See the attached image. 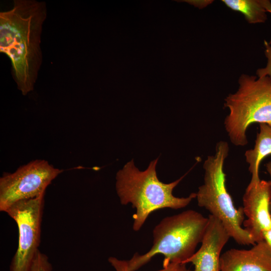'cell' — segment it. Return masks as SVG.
I'll return each mask as SVG.
<instances>
[{"label": "cell", "instance_id": "cell-14", "mask_svg": "<svg viewBox=\"0 0 271 271\" xmlns=\"http://www.w3.org/2000/svg\"><path fill=\"white\" fill-rule=\"evenodd\" d=\"M108 262L113 267L116 271H129L127 270L122 264V260L115 257H109ZM180 264L170 263L168 266L163 267L158 271H177Z\"/></svg>", "mask_w": 271, "mask_h": 271}, {"label": "cell", "instance_id": "cell-7", "mask_svg": "<svg viewBox=\"0 0 271 271\" xmlns=\"http://www.w3.org/2000/svg\"><path fill=\"white\" fill-rule=\"evenodd\" d=\"M63 171L44 160H36L0 178V211L19 201L44 195L47 187Z\"/></svg>", "mask_w": 271, "mask_h": 271}, {"label": "cell", "instance_id": "cell-4", "mask_svg": "<svg viewBox=\"0 0 271 271\" xmlns=\"http://www.w3.org/2000/svg\"><path fill=\"white\" fill-rule=\"evenodd\" d=\"M229 149L226 142L220 141L216 145L215 154L205 160L204 183L196 193L198 205L220 220L230 237L238 244L253 245L255 243L241 226L244 220L243 207H235L226 188L224 165Z\"/></svg>", "mask_w": 271, "mask_h": 271}, {"label": "cell", "instance_id": "cell-10", "mask_svg": "<svg viewBox=\"0 0 271 271\" xmlns=\"http://www.w3.org/2000/svg\"><path fill=\"white\" fill-rule=\"evenodd\" d=\"M220 271H271V251L261 241L249 249L231 248L220 256Z\"/></svg>", "mask_w": 271, "mask_h": 271}, {"label": "cell", "instance_id": "cell-6", "mask_svg": "<svg viewBox=\"0 0 271 271\" xmlns=\"http://www.w3.org/2000/svg\"><path fill=\"white\" fill-rule=\"evenodd\" d=\"M44 195L17 202L5 212L16 222L19 231L18 245L10 271L31 270L39 250Z\"/></svg>", "mask_w": 271, "mask_h": 271}, {"label": "cell", "instance_id": "cell-9", "mask_svg": "<svg viewBox=\"0 0 271 271\" xmlns=\"http://www.w3.org/2000/svg\"><path fill=\"white\" fill-rule=\"evenodd\" d=\"M208 218L201 246L186 262L194 265L193 271H220L221 251L230 238L220 220L210 214Z\"/></svg>", "mask_w": 271, "mask_h": 271}, {"label": "cell", "instance_id": "cell-18", "mask_svg": "<svg viewBox=\"0 0 271 271\" xmlns=\"http://www.w3.org/2000/svg\"><path fill=\"white\" fill-rule=\"evenodd\" d=\"M263 5L264 6L267 11V12H269L271 14V3L268 0H263ZM269 45H271V39L268 42Z\"/></svg>", "mask_w": 271, "mask_h": 271}, {"label": "cell", "instance_id": "cell-17", "mask_svg": "<svg viewBox=\"0 0 271 271\" xmlns=\"http://www.w3.org/2000/svg\"><path fill=\"white\" fill-rule=\"evenodd\" d=\"M266 169L268 172V173L269 175L270 176V180L268 181L269 185V189H270V209L271 211V161L268 162L265 165Z\"/></svg>", "mask_w": 271, "mask_h": 271}, {"label": "cell", "instance_id": "cell-12", "mask_svg": "<svg viewBox=\"0 0 271 271\" xmlns=\"http://www.w3.org/2000/svg\"><path fill=\"white\" fill-rule=\"evenodd\" d=\"M229 9L241 13L250 24L264 23L267 11L263 0H222Z\"/></svg>", "mask_w": 271, "mask_h": 271}, {"label": "cell", "instance_id": "cell-19", "mask_svg": "<svg viewBox=\"0 0 271 271\" xmlns=\"http://www.w3.org/2000/svg\"><path fill=\"white\" fill-rule=\"evenodd\" d=\"M177 271H193L187 268L185 263L180 264Z\"/></svg>", "mask_w": 271, "mask_h": 271}, {"label": "cell", "instance_id": "cell-1", "mask_svg": "<svg viewBox=\"0 0 271 271\" xmlns=\"http://www.w3.org/2000/svg\"><path fill=\"white\" fill-rule=\"evenodd\" d=\"M47 10L44 2L15 0L0 13V52L10 59L14 79L23 95L34 90L42 63L41 36Z\"/></svg>", "mask_w": 271, "mask_h": 271}, {"label": "cell", "instance_id": "cell-5", "mask_svg": "<svg viewBox=\"0 0 271 271\" xmlns=\"http://www.w3.org/2000/svg\"><path fill=\"white\" fill-rule=\"evenodd\" d=\"M238 84L237 91L224 99L229 113L224 124L231 143L243 147L248 143L246 132L251 124L271 126V77L243 74Z\"/></svg>", "mask_w": 271, "mask_h": 271}, {"label": "cell", "instance_id": "cell-3", "mask_svg": "<svg viewBox=\"0 0 271 271\" xmlns=\"http://www.w3.org/2000/svg\"><path fill=\"white\" fill-rule=\"evenodd\" d=\"M208 218L193 210L164 218L153 230V245L141 255L136 253L128 260H122L125 268L136 271L157 254H163V267L170 263H185L201 243L208 225Z\"/></svg>", "mask_w": 271, "mask_h": 271}, {"label": "cell", "instance_id": "cell-15", "mask_svg": "<svg viewBox=\"0 0 271 271\" xmlns=\"http://www.w3.org/2000/svg\"><path fill=\"white\" fill-rule=\"evenodd\" d=\"M265 46L264 54L267 58V64L264 68L257 70L256 75L258 77L268 76L271 77V46L266 40L264 41Z\"/></svg>", "mask_w": 271, "mask_h": 271}, {"label": "cell", "instance_id": "cell-2", "mask_svg": "<svg viewBox=\"0 0 271 271\" xmlns=\"http://www.w3.org/2000/svg\"><path fill=\"white\" fill-rule=\"evenodd\" d=\"M158 158L151 161L145 171H140L133 160L127 162L116 175L115 188L122 205L132 204L136 209L133 215V229L139 231L149 215L166 208L181 209L196 198V193L187 197H177L173 194L174 188L184 176L170 183H164L158 178L156 166Z\"/></svg>", "mask_w": 271, "mask_h": 271}, {"label": "cell", "instance_id": "cell-8", "mask_svg": "<svg viewBox=\"0 0 271 271\" xmlns=\"http://www.w3.org/2000/svg\"><path fill=\"white\" fill-rule=\"evenodd\" d=\"M243 210L247 219L245 230L256 243L263 240L265 232L271 229L270 189L268 181L260 180L248 185L243 196Z\"/></svg>", "mask_w": 271, "mask_h": 271}, {"label": "cell", "instance_id": "cell-16", "mask_svg": "<svg viewBox=\"0 0 271 271\" xmlns=\"http://www.w3.org/2000/svg\"><path fill=\"white\" fill-rule=\"evenodd\" d=\"M263 240L266 243L271 251V229L264 232Z\"/></svg>", "mask_w": 271, "mask_h": 271}, {"label": "cell", "instance_id": "cell-11", "mask_svg": "<svg viewBox=\"0 0 271 271\" xmlns=\"http://www.w3.org/2000/svg\"><path fill=\"white\" fill-rule=\"evenodd\" d=\"M259 131L257 133L255 145L252 149L247 150L244 154L246 162L249 164L248 170L251 174L249 185L258 184V169L260 164L266 156L271 155V126L260 123Z\"/></svg>", "mask_w": 271, "mask_h": 271}, {"label": "cell", "instance_id": "cell-13", "mask_svg": "<svg viewBox=\"0 0 271 271\" xmlns=\"http://www.w3.org/2000/svg\"><path fill=\"white\" fill-rule=\"evenodd\" d=\"M52 266L48 257L40 250L37 253L30 271H52Z\"/></svg>", "mask_w": 271, "mask_h": 271}]
</instances>
